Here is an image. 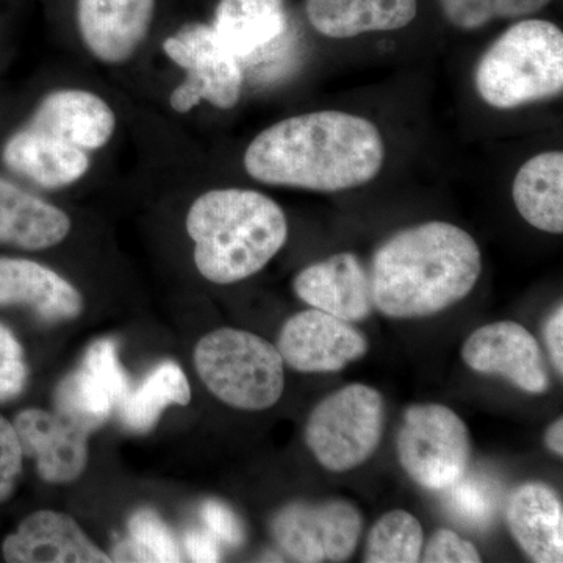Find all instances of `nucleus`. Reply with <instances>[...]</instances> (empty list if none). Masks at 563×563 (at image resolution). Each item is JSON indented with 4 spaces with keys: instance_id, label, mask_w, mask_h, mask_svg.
<instances>
[{
    "instance_id": "nucleus-30",
    "label": "nucleus",
    "mask_w": 563,
    "mask_h": 563,
    "mask_svg": "<svg viewBox=\"0 0 563 563\" xmlns=\"http://www.w3.org/2000/svg\"><path fill=\"white\" fill-rule=\"evenodd\" d=\"M27 363L16 336L0 324V402L18 398L27 384Z\"/></svg>"
},
{
    "instance_id": "nucleus-7",
    "label": "nucleus",
    "mask_w": 563,
    "mask_h": 563,
    "mask_svg": "<svg viewBox=\"0 0 563 563\" xmlns=\"http://www.w3.org/2000/svg\"><path fill=\"white\" fill-rule=\"evenodd\" d=\"M399 463L428 490H446L468 472L472 440L465 422L442 404H415L396 439Z\"/></svg>"
},
{
    "instance_id": "nucleus-22",
    "label": "nucleus",
    "mask_w": 563,
    "mask_h": 563,
    "mask_svg": "<svg viewBox=\"0 0 563 563\" xmlns=\"http://www.w3.org/2000/svg\"><path fill=\"white\" fill-rule=\"evenodd\" d=\"M418 0H307L314 31L329 38H354L369 32L407 27L417 16Z\"/></svg>"
},
{
    "instance_id": "nucleus-24",
    "label": "nucleus",
    "mask_w": 563,
    "mask_h": 563,
    "mask_svg": "<svg viewBox=\"0 0 563 563\" xmlns=\"http://www.w3.org/2000/svg\"><path fill=\"white\" fill-rule=\"evenodd\" d=\"M515 207L532 228L563 232V154L542 152L525 163L515 176Z\"/></svg>"
},
{
    "instance_id": "nucleus-36",
    "label": "nucleus",
    "mask_w": 563,
    "mask_h": 563,
    "mask_svg": "<svg viewBox=\"0 0 563 563\" xmlns=\"http://www.w3.org/2000/svg\"><path fill=\"white\" fill-rule=\"evenodd\" d=\"M544 444L551 453L562 457L563 455V421L562 418L551 422L550 428L544 432Z\"/></svg>"
},
{
    "instance_id": "nucleus-32",
    "label": "nucleus",
    "mask_w": 563,
    "mask_h": 563,
    "mask_svg": "<svg viewBox=\"0 0 563 563\" xmlns=\"http://www.w3.org/2000/svg\"><path fill=\"white\" fill-rule=\"evenodd\" d=\"M421 561L428 563H479L481 554L473 543L462 539L459 533L450 531V529H439L429 540Z\"/></svg>"
},
{
    "instance_id": "nucleus-27",
    "label": "nucleus",
    "mask_w": 563,
    "mask_h": 563,
    "mask_svg": "<svg viewBox=\"0 0 563 563\" xmlns=\"http://www.w3.org/2000/svg\"><path fill=\"white\" fill-rule=\"evenodd\" d=\"M111 562H181L176 537L152 510H140L129 520V539L110 555Z\"/></svg>"
},
{
    "instance_id": "nucleus-19",
    "label": "nucleus",
    "mask_w": 563,
    "mask_h": 563,
    "mask_svg": "<svg viewBox=\"0 0 563 563\" xmlns=\"http://www.w3.org/2000/svg\"><path fill=\"white\" fill-rule=\"evenodd\" d=\"M0 306H27L46 321L79 317L80 292L57 273L24 258H0Z\"/></svg>"
},
{
    "instance_id": "nucleus-2",
    "label": "nucleus",
    "mask_w": 563,
    "mask_h": 563,
    "mask_svg": "<svg viewBox=\"0 0 563 563\" xmlns=\"http://www.w3.org/2000/svg\"><path fill=\"white\" fill-rule=\"evenodd\" d=\"M483 255L472 235L444 221L395 233L373 257V303L396 320L432 317L473 291Z\"/></svg>"
},
{
    "instance_id": "nucleus-17",
    "label": "nucleus",
    "mask_w": 563,
    "mask_h": 563,
    "mask_svg": "<svg viewBox=\"0 0 563 563\" xmlns=\"http://www.w3.org/2000/svg\"><path fill=\"white\" fill-rule=\"evenodd\" d=\"M155 0H79L77 20L88 49L107 63H121L146 38Z\"/></svg>"
},
{
    "instance_id": "nucleus-11",
    "label": "nucleus",
    "mask_w": 563,
    "mask_h": 563,
    "mask_svg": "<svg viewBox=\"0 0 563 563\" xmlns=\"http://www.w3.org/2000/svg\"><path fill=\"white\" fill-rule=\"evenodd\" d=\"M462 358L473 372L501 376L529 395L550 390L542 347L518 322L498 321L477 329L463 344Z\"/></svg>"
},
{
    "instance_id": "nucleus-3",
    "label": "nucleus",
    "mask_w": 563,
    "mask_h": 563,
    "mask_svg": "<svg viewBox=\"0 0 563 563\" xmlns=\"http://www.w3.org/2000/svg\"><path fill=\"white\" fill-rule=\"evenodd\" d=\"M187 231L199 273L213 284H235L265 268L284 247L287 218L268 196L213 190L192 203Z\"/></svg>"
},
{
    "instance_id": "nucleus-14",
    "label": "nucleus",
    "mask_w": 563,
    "mask_h": 563,
    "mask_svg": "<svg viewBox=\"0 0 563 563\" xmlns=\"http://www.w3.org/2000/svg\"><path fill=\"white\" fill-rule=\"evenodd\" d=\"M214 35L240 66L269 60L282 51L290 33L285 0H221Z\"/></svg>"
},
{
    "instance_id": "nucleus-18",
    "label": "nucleus",
    "mask_w": 563,
    "mask_h": 563,
    "mask_svg": "<svg viewBox=\"0 0 563 563\" xmlns=\"http://www.w3.org/2000/svg\"><path fill=\"white\" fill-rule=\"evenodd\" d=\"M507 525L515 542L537 563L563 561V509L550 485L528 483L507 501Z\"/></svg>"
},
{
    "instance_id": "nucleus-28",
    "label": "nucleus",
    "mask_w": 563,
    "mask_h": 563,
    "mask_svg": "<svg viewBox=\"0 0 563 563\" xmlns=\"http://www.w3.org/2000/svg\"><path fill=\"white\" fill-rule=\"evenodd\" d=\"M446 507L461 523L472 528H488L498 514V484L484 474H463L446 488Z\"/></svg>"
},
{
    "instance_id": "nucleus-25",
    "label": "nucleus",
    "mask_w": 563,
    "mask_h": 563,
    "mask_svg": "<svg viewBox=\"0 0 563 563\" xmlns=\"http://www.w3.org/2000/svg\"><path fill=\"white\" fill-rule=\"evenodd\" d=\"M191 399L190 384L177 363L163 362L152 369L121 402V420L133 432H150L166 407L187 406Z\"/></svg>"
},
{
    "instance_id": "nucleus-13",
    "label": "nucleus",
    "mask_w": 563,
    "mask_h": 563,
    "mask_svg": "<svg viewBox=\"0 0 563 563\" xmlns=\"http://www.w3.org/2000/svg\"><path fill=\"white\" fill-rule=\"evenodd\" d=\"M22 454L36 462L46 483H73L84 473L88 462L90 429L55 410L29 409L13 422Z\"/></svg>"
},
{
    "instance_id": "nucleus-9",
    "label": "nucleus",
    "mask_w": 563,
    "mask_h": 563,
    "mask_svg": "<svg viewBox=\"0 0 563 563\" xmlns=\"http://www.w3.org/2000/svg\"><path fill=\"white\" fill-rule=\"evenodd\" d=\"M363 529L361 510L344 499L291 503L273 518L274 540L303 563L344 562L354 554Z\"/></svg>"
},
{
    "instance_id": "nucleus-1",
    "label": "nucleus",
    "mask_w": 563,
    "mask_h": 563,
    "mask_svg": "<svg viewBox=\"0 0 563 563\" xmlns=\"http://www.w3.org/2000/svg\"><path fill=\"white\" fill-rule=\"evenodd\" d=\"M384 161L383 135L372 121L344 111H314L255 136L244 168L262 184L333 192L368 184Z\"/></svg>"
},
{
    "instance_id": "nucleus-34",
    "label": "nucleus",
    "mask_w": 563,
    "mask_h": 563,
    "mask_svg": "<svg viewBox=\"0 0 563 563\" xmlns=\"http://www.w3.org/2000/svg\"><path fill=\"white\" fill-rule=\"evenodd\" d=\"M185 550L192 562H220L221 551L218 540L206 531L185 533Z\"/></svg>"
},
{
    "instance_id": "nucleus-6",
    "label": "nucleus",
    "mask_w": 563,
    "mask_h": 563,
    "mask_svg": "<svg viewBox=\"0 0 563 563\" xmlns=\"http://www.w3.org/2000/svg\"><path fill=\"white\" fill-rule=\"evenodd\" d=\"M384 424L383 395L369 385L351 384L314 407L306 426V443L329 472H351L376 453Z\"/></svg>"
},
{
    "instance_id": "nucleus-21",
    "label": "nucleus",
    "mask_w": 563,
    "mask_h": 563,
    "mask_svg": "<svg viewBox=\"0 0 563 563\" xmlns=\"http://www.w3.org/2000/svg\"><path fill=\"white\" fill-rule=\"evenodd\" d=\"M2 158L11 172L46 188L74 184L90 168L84 150L29 125L7 141Z\"/></svg>"
},
{
    "instance_id": "nucleus-26",
    "label": "nucleus",
    "mask_w": 563,
    "mask_h": 563,
    "mask_svg": "<svg viewBox=\"0 0 563 563\" xmlns=\"http://www.w3.org/2000/svg\"><path fill=\"white\" fill-rule=\"evenodd\" d=\"M424 533L417 517L407 510H391L374 523L366 540L368 563L420 562Z\"/></svg>"
},
{
    "instance_id": "nucleus-33",
    "label": "nucleus",
    "mask_w": 563,
    "mask_h": 563,
    "mask_svg": "<svg viewBox=\"0 0 563 563\" xmlns=\"http://www.w3.org/2000/svg\"><path fill=\"white\" fill-rule=\"evenodd\" d=\"M203 523L218 542L240 547L244 542L243 526L231 507L220 501H207L201 510Z\"/></svg>"
},
{
    "instance_id": "nucleus-4",
    "label": "nucleus",
    "mask_w": 563,
    "mask_h": 563,
    "mask_svg": "<svg viewBox=\"0 0 563 563\" xmlns=\"http://www.w3.org/2000/svg\"><path fill=\"white\" fill-rule=\"evenodd\" d=\"M474 80L481 98L499 110L518 109L561 96V29L543 20L518 22L484 52Z\"/></svg>"
},
{
    "instance_id": "nucleus-5",
    "label": "nucleus",
    "mask_w": 563,
    "mask_h": 563,
    "mask_svg": "<svg viewBox=\"0 0 563 563\" xmlns=\"http://www.w3.org/2000/svg\"><path fill=\"white\" fill-rule=\"evenodd\" d=\"M195 365L206 387L235 409H269L284 393L279 350L252 332L225 328L207 333L196 346Z\"/></svg>"
},
{
    "instance_id": "nucleus-15",
    "label": "nucleus",
    "mask_w": 563,
    "mask_h": 563,
    "mask_svg": "<svg viewBox=\"0 0 563 563\" xmlns=\"http://www.w3.org/2000/svg\"><path fill=\"white\" fill-rule=\"evenodd\" d=\"M292 290L313 309L343 321H363L373 313L368 269L351 252L307 266L295 277Z\"/></svg>"
},
{
    "instance_id": "nucleus-8",
    "label": "nucleus",
    "mask_w": 563,
    "mask_h": 563,
    "mask_svg": "<svg viewBox=\"0 0 563 563\" xmlns=\"http://www.w3.org/2000/svg\"><path fill=\"white\" fill-rule=\"evenodd\" d=\"M163 49L187 70V80L172 96L177 113H187L201 101L224 110L236 106L242 95L243 69L221 46L211 25H185L163 43Z\"/></svg>"
},
{
    "instance_id": "nucleus-20",
    "label": "nucleus",
    "mask_w": 563,
    "mask_h": 563,
    "mask_svg": "<svg viewBox=\"0 0 563 563\" xmlns=\"http://www.w3.org/2000/svg\"><path fill=\"white\" fill-rule=\"evenodd\" d=\"M29 128L79 150H99L113 135L114 113L92 92L58 91L41 102Z\"/></svg>"
},
{
    "instance_id": "nucleus-31",
    "label": "nucleus",
    "mask_w": 563,
    "mask_h": 563,
    "mask_svg": "<svg viewBox=\"0 0 563 563\" xmlns=\"http://www.w3.org/2000/svg\"><path fill=\"white\" fill-rule=\"evenodd\" d=\"M22 459L24 454L14 424L0 417V503L7 501L16 488Z\"/></svg>"
},
{
    "instance_id": "nucleus-16",
    "label": "nucleus",
    "mask_w": 563,
    "mask_h": 563,
    "mask_svg": "<svg viewBox=\"0 0 563 563\" xmlns=\"http://www.w3.org/2000/svg\"><path fill=\"white\" fill-rule=\"evenodd\" d=\"M3 558L10 563H110L109 554L85 536L65 514L40 510L25 518L3 540Z\"/></svg>"
},
{
    "instance_id": "nucleus-35",
    "label": "nucleus",
    "mask_w": 563,
    "mask_h": 563,
    "mask_svg": "<svg viewBox=\"0 0 563 563\" xmlns=\"http://www.w3.org/2000/svg\"><path fill=\"white\" fill-rule=\"evenodd\" d=\"M544 343H547L548 354L553 361L554 368L558 369L559 376L563 374V309L554 310L550 320L544 324Z\"/></svg>"
},
{
    "instance_id": "nucleus-12",
    "label": "nucleus",
    "mask_w": 563,
    "mask_h": 563,
    "mask_svg": "<svg viewBox=\"0 0 563 563\" xmlns=\"http://www.w3.org/2000/svg\"><path fill=\"white\" fill-rule=\"evenodd\" d=\"M131 391L118 358L117 344L101 340L90 346L80 368L69 374L55 393L57 412L95 431L109 420Z\"/></svg>"
},
{
    "instance_id": "nucleus-23",
    "label": "nucleus",
    "mask_w": 563,
    "mask_h": 563,
    "mask_svg": "<svg viewBox=\"0 0 563 563\" xmlns=\"http://www.w3.org/2000/svg\"><path fill=\"white\" fill-rule=\"evenodd\" d=\"M68 214L0 177V243L40 251L68 236Z\"/></svg>"
},
{
    "instance_id": "nucleus-29",
    "label": "nucleus",
    "mask_w": 563,
    "mask_h": 563,
    "mask_svg": "<svg viewBox=\"0 0 563 563\" xmlns=\"http://www.w3.org/2000/svg\"><path fill=\"white\" fill-rule=\"evenodd\" d=\"M444 18L462 31H476L495 20L531 16L551 0H439Z\"/></svg>"
},
{
    "instance_id": "nucleus-10",
    "label": "nucleus",
    "mask_w": 563,
    "mask_h": 563,
    "mask_svg": "<svg viewBox=\"0 0 563 563\" xmlns=\"http://www.w3.org/2000/svg\"><path fill=\"white\" fill-rule=\"evenodd\" d=\"M284 363L299 373H336L369 350L368 340L351 322L321 310L296 313L285 322L277 342Z\"/></svg>"
}]
</instances>
